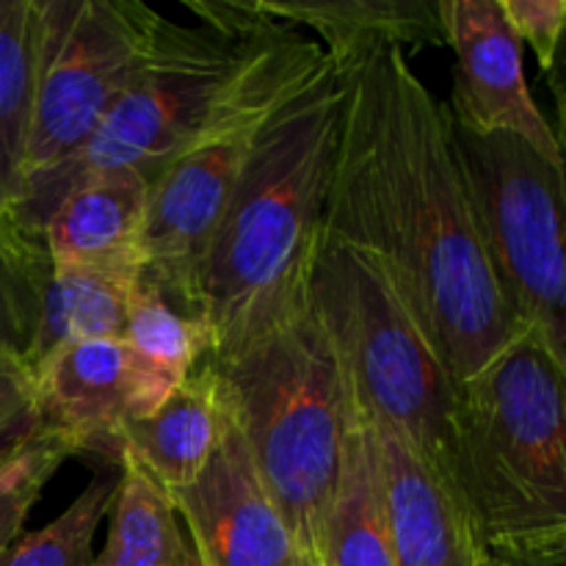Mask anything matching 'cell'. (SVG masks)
<instances>
[{
	"label": "cell",
	"instance_id": "19",
	"mask_svg": "<svg viewBox=\"0 0 566 566\" xmlns=\"http://www.w3.org/2000/svg\"><path fill=\"white\" fill-rule=\"evenodd\" d=\"M108 509V539L94 566H199L169 495L130 459L119 457Z\"/></svg>",
	"mask_w": 566,
	"mask_h": 566
},
{
	"label": "cell",
	"instance_id": "24",
	"mask_svg": "<svg viewBox=\"0 0 566 566\" xmlns=\"http://www.w3.org/2000/svg\"><path fill=\"white\" fill-rule=\"evenodd\" d=\"M520 44L534 50L542 70H553L566 22L564 0H497Z\"/></svg>",
	"mask_w": 566,
	"mask_h": 566
},
{
	"label": "cell",
	"instance_id": "1",
	"mask_svg": "<svg viewBox=\"0 0 566 566\" xmlns=\"http://www.w3.org/2000/svg\"><path fill=\"white\" fill-rule=\"evenodd\" d=\"M324 232L368 252L457 381L517 326L486 269L451 142V111L390 48L343 72V119Z\"/></svg>",
	"mask_w": 566,
	"mask_h": 566
},
{
	"label": "cell",
	"instance_id": "23",
	"mask_svg": "<svg viewBox=\"0 0 566 566\" xmlns=\"http://www.w3.org/2000/svg\"><path fill=\"white\" fill-rule=\"evenodd\" d=\"M44 276L0 252V354L22 363L28 359L36 337Z\"/></svg>",
	"mask_w": 566,
	"mask_h": 566
},
{
	"label": "cell",
	"instance_id": "12",
	"mask_svg": "<svg viewBox=\"0 0 566 566\" xmlns=\"http://www.w3.org/2000/svg\"><path fill=\"white\" fill-rule=\"evenodd\" d=\"M33 407L75 437L81 453L116 464V437L136 420L130 348L125 340H83L31 368Z\"/></svg>",
	"mask_w": 566,
	"mask_h": 566
},
{
	"label": "cell",
	"instance_id": "16",
	"mask_svg": "<svg viewBox=\"0 0 566 566\" xmlns=\"http://www.w3.org/2000/svg\"><path fill=\"white\" fill-rule=\"evenodd\" d=\"M224 429L227 409L219 381L205 359L153 415L122 426L116 459H130L171 495L202 475Z\"/></svg>",
	"mask_w": 566,
	"mask_h": 566
},
{
	"label": "cell",
	"instance_id": "27",
	"mask_svg": "<svg viewBox=\"0 0 566 566\" xmlns=\"http://www.w3.org/2000/svg\"><path fill=\"white\" fill-rule=\"evenodd\" d=\"M33 503H36V497H9V501H0V553L22 534V525H25Z\"/></svg>",
	"mask_w": 566,
	"mask_h": 566
},
{
	"label": "cell",
	"instance_id": "17",
	"mask_svg": "<svg viewBox=\"0 0 566 566\" xmlns=\"http://www.w3.org/2000/svg\"><path fill=\"white\" fill-rule=\"evenodd\" d=\"M122 340L130 348L136 420L153 415L210 357L205 321L175 307L144 274L130 291Z\"/></svg>",
	"mask_w": 566,
	"mask_h": 566
},
{
	"label": "cell",
	"instance_id": "8",
	"mask_svg": "<svg viewBox=\"0 0 566 566\" xmlns=\"http://www.w3.org/2000/svg\"><path fill=\"white\" fill-rule=\"evenodd\" d=\"M451 142L486 269L517 332L566 365L564 166L512 133L451 119Z\"/></svg>",
	"mask_w": 566,
	"mask_h": 566
},
{
	"label": "cell",
	"instance_id": "13",
	"mask_svg": "<svg viewBox=\"0 0 566 566\" xmlns=\"http://www.w3.org/2000/svg\"><path fill=\"white\" fill-rule=\"evenodd\" d=\"M365 420L379 459L392 566H475L481 551L446 481L396 431Z\"/></svg>",
	"mask_w": 566,
	"mask_h": 566
},
{
	"label": "cell",
	"instance_id": "18",
	"mask_svg": "<svg viewBox=\"0 0 566 566\" xmlns=\"http://www.w3.org/2000/svg\"><path fill=\"white\" fill-rule=\"evenodd\" d=\"M321 566H392L374 431L357 407L335 501L321 536Z\"/></svg>",
	"mask_w": 566,
	"mask_h": 566
},
{
	"label": "cell",
	"instance_id": "4",
	"mask_svg": "<svg viewBox=\"0 0 566 566\" xmlns=\"http://www.w3.org/2000/svg\"><path fill=\"white\" fill-rule=\"evenodd\" d=\"M186 9L197 22L160 17L142 66L92 138L28 182L14 208L28 241L42 247L39 227L83 182L116 171L153 182L202 133L274 28L252 0H186Z\"/></svg>",
	"mask_w": 566,
	"mask_h": 566
},
{
	"label": "cell",
	"instance_id": "3",
	"mask_svg": "<svg viewBox=\"0 0 566 566\" xmlns=\"http://www.w3.org/2000/svg\"><path fill=\"white\" fill-rule=\"evenodd\" d=\"M564 376L545 340L520 332L459 381L448 481L486 556L566 566Z\"/></svg>",
	"mask_w": 566,
	"mask_h": 566
},
{
	"label": "cell",
	"instance_id": "11",
	"mask_svg": "<svg viewBox=\"0 0 566 566\" xmlns=\"http://www.w3.org/2000/svg\"><path fill=\"white\" fill-rule=\"evenodd\" d=\"M437 6L446 44L457 53L451 119L475 133H512L551 164L564 166L562 142L528 92L523 44L497 0H440Z\"/></svg>",
	"mask_w": 566,
	"mask_h": 566
},
{
	"label": "cell",
	"instance_id": "28",
	"mask_svg": "<svg viewBox=\"0 0 566 566\" xmlns=\"http://www.w3.org/2000/svg\"><path fill=\"white\" fill-rule=\"evenodd\" d=\"M475 566H523V564H514V562H506V558L486 556V553H481L479 562H475Z\"/></svg>",
	"mask_w": 566,
	"mask_h": 566
},
{
	"label": "cell",
	"instance_id": "10",
	"mask_svg": "<svg viewBox=\"0 0 566 566\" xmlns=\"http://www.w3.org/2000/svg\"><path fill=\"white\" fill-rule=\"evenodd\" d=\"M169 501L199 566H318L265 492L230 415L208 468Z\"/></svg>",
	"mask_w": 566,
	"mask_h": 566
},
{
	"label": "cell",
	"instance_id": "25",
	"mask_svg": "<svg viewBox=\"0 0 566 566\" xmlns=\"http://www.w3.org/2000/svg\"><path fill=\"white\" fill-rule=\"evenodd\" d=\"M33 412V381L25 363L0 354V442Z\"/></svg>",
	"mask_w": 566,
	"mask_h": 566
},
{
	"label": "cell",
	"instance_id": "26",
	"mask_svg": "<svg viewBox=\"0 0 566 566\" xmlns=\"http://www.w3.org/2000/svg\"><path fill=\"white\" fill-rule=\"evenodd\" d=\"M0 252L9 254L11 260H17V263L25 265V269L36 271V274H48L50 271V263L48 258H44L42 247L28 241L25 232L17 224L14 213H11L3 202H0Z\"/></svg>",
	"mask_w": 566,
	"mask_h": 566
},
{
	"label": "cell",
	"instance_id": "9",
	"mask_svg": "<svg viewBox=\"0 0 566 566\" xmlns=\"http://www.w3.org/2000/svg\"><path fill=\"white\" fill-rule=\"evenodd\" d=\"M33 6L36 77L25 186L92 138L142 66L164 17L142 0H33Z\"/></svg>",
	"mask_w": 566,
	"mask_h": 566
},
{
	"label": "cell",
	"instance_id": "14",
	"mask_svg": "<svg viewBox=\"0 0 566 566\" xmlns=\"http://www.w3.org/2000/svg\"><path fill=\"white\" fill-rule=\"evenodd\" d=\"M147 193L149 182L136 171H116L77 186L39 227L48 263L136 282L144 274Z\"/></svg>",
	"mask_w": 566,
	"mask_h": 566
},
{
	"label": "cell",
	"instance_id": "15",
	"mask_svg": "<svg viewBox=\"0 0 566 566\" xmlns=\"http://www.w3.org/2000/svg\"><path fill=\"white\" fill-rule=\"evenodd\" d=\"M269 20L315 31V42L337 72L368 55L398 48L409 55L446 48L440 0H252Z\"/></svg>",
	"mask_w": 566,
	"mask_h": 566
},
{
	"label": "cell",
	"instance_id": "21",
	"mask_svg": "<svg viewBox=\"0 0 566 566\" xmlns=\"http://www.w3.org/2000/svg\"><path fill=\"white\" fill-rule=\"evenodd\" d=\"M36 77V6L0 0V202L14 213L25 188V153Z\"/></svg>",
	"mask_w": 566,
	"mask_h": 566
},
{
	"label": "cell",
	"instance_id": "2",
	"mask_svg": "<svg viewBox=\"0 0 566 566\" xmlns=\"http://www.w3.org/2000/svg\"><path fill=\"white\" fill-rule=\"evenodd\" d=\"M343 119V75L321 59L260 125L197 276L216 363L307 307Z\"/></svg>",
	"mask_w": 566,
	"mask_h": 566
},
{
	"label": "cell",
	"instance_id": "20",
	"mask_svg": "<svg viewBox=\"0 0 566 566\" xmlns=\"http://www.w3.org/2000/svg\"><path fill=\"white\" fill-rule=\"evenodd\" d=\"M133 285L136 282L50 265L42 285L36 337L28 352L25 368H36L42 359L72 343L122 340Z\"/></svg>",
	"mask_w": 566,
	"mask_h": 566
},
{
	"label": "cell",
	"instance_id": "6",
	"mask_svg": "<svg viewBox=\"0 0 566 566\" xmlns=\"http://www.w3.org/2000/svg\"><path fill=\"white\" fill-rule=\"evenodd\" d=\"M307 304L335 348L354 407L396 431L451 490L459 381L434 357L379 263L324 232Z\"/></svg>",
	"mask_w": 566,
	"mask_h": 566
},
{
	"label": "cell",
	"instance_id": "22",
	"mask_svg": "<svg viewBox=\"0 0 566 566\" xmlns=\"http://www.w3.org/2000/svg\"><path fill=\"white\" fill-rule=\"evenodd\" d=\"M116 484L119 464L108 462L61 517L17 536L0 553V566H94V534L114 503Z\"/></svg>",
	"mask_w": 566,
	"mask_h": 566
},
{
	"label": "cell",
	"instance_id": "5",
	"mask_svg": "<svg viewBox=\"0 0 566 566\" xmlns=\"http://www.w3.org/2000/svg\"><path fill=\"white\" fill-rule=\"evenodd\" d=\"M208 363L265 492L321 566L354 426V401L324 326L307 304L238 357Z\"/></svg>",
	"mask_w": 566,
	"mask_h": 566
},
{
	"label": "cell",
	"instance_id": "7",
	"mask_svg": "<svg viewBox=\"0 0 566 566\" xmlns=\"http://www.w3.org/2000/svg\"><path fill=\"white\" fill-rule=\"evenodd\" d=\"M321 59L324 50L313 36L274 20L230 97L149 182L142 232L144 276L182 313L197 315L199 269L260 125Z\"/></svg>",
	"mask_w": 566,
	"mask_h": 566
}]
</instances>
